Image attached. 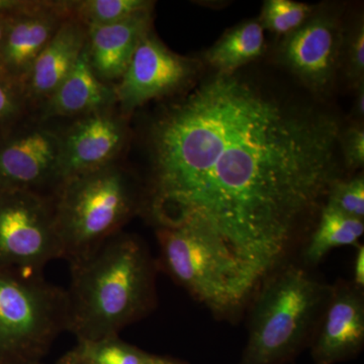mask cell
<instances>
[{
    "mask_svg": "<svg viewBox=\"0 0 364 364\" xmlns=\"http://www.w3.org/2000/svg\"><path fill=\"white\" fill-rule=\"evenodd\" d=\"M338 117L236 72L167 102L148 130L142 213L189 230L256 286L310 235L341 176Z\"/></svg>",
    "mask_w": 364,
    "mask_h": 364,
    "instance_id": "obj_1",
    "label": "cell"
},
{
    "mask_svg": "<svg viewBox=\"0 0 364 364\" xmlns=\"http://www.w3.org/2000/svg\"><path fill=\"white\" fill-rule=\"evenodd\" d=\"M70 272L68 332L77 341L119 336L155 306L154 260L136 235L122 231Z\"/></svg>",
    "mask_w": 364,
    "mask_h": 364,
    "instance_id": "obj_2",
    "label": "cell"
},
{
    "mask_svg": "<svg viewBox=\"0 0 364 364\" xmlns=\"http://www.w3.org/2000/svg\"><path fill=\"white\" fill-rule=\"evenodd\" d=\"M331 286L304 264L286 262L254 291L248 340L239 364H287L311 340Z\"/></svg>",
    "mask_w": 364,
    "mask_h": 364,
    "instance_id": "obj_3",
    "label": "cell"
},
{
    "mask_svg": "<svg viewBox=\"0 0 364 364\" xmlns=\"http://www.w3.org/2000/svg\"><path fill=\"white\" fill-rule=\"evenodd\" d=\"M51 196L63 259L69 265L121 233L142 212L143 188L119 163L69 177Z\"/></svg>",
    "mask_w": 364,
    "mask_h": 364,
    "instance_id": "obj_4",
    "label": "cell"
},
{
    "mask_svg": "<svg viewBox=\"0 0 364 364\" xmlns=\"http://www.w3.org/2000/svg\"><path fill=\"white\" fill-rule=\"evenodd\" d=\"M68 332L66 289L0 267V364L42 361Z\"/></svg>",
    "mask_w": 364,
    "mask_h": 364,
    "instance_id": "obj_5",
    "label": "cell"
},
{
    "mask_svg": "<svg viewBox=\"0 0 364 364\" xmlns=\"http://www.w3.org/2000/svg\"><path fill=\"white\" fill-rule=\"evenodd\" d=\"M165 269L215 315L232 317L247 305L257 286L241 267L198 234L156 228Z\"/></svg>",
    "mask_w": 364,
    "mask_h": 364,
    "instance_id": "obj_6",
    "label": "cell"
},
{
    "mask_svg": "<svg viewBox=\"0 0 364 364\" xmlns=\"http://www.w3.org/2000/svg\"><path fill=\"white\" fill-rule=\"evenodd\" d=\"M63 259L52 196L26 189H0V267L43 275Z\"/></svg>",
    "mask_w": 364,
    "mask_h": 364,
    "instance_id": "obj_7",
    "label": "cell"
},
{
    "mask_svg": "<svg viewBox=\"0 0 364 364\" xmlns=\"http://www.w3.org/2000/svg\"><path fill=\"white\" fill-rule=\"evenodd\" d=\"M344 32L342 13L336 6H315L303 25L282 37L277 62L313 95L327 97L339 73Z\"/></svg>",
    "mask_w": 364,
    "mask_h": 364,
    "instance_id": "obj_8",
    "label": "cell"
},
{
    "mask_svg": "<svg viewBox=\"0 0 364 364\" xmlns=\"http://www.w3.org/2000/svg\"><path fill=\"white\" fill-rule=\"evenodd\" d=\"M61 131L31 114L0 124V189L52 195L59 183Z\"/></svg>",
    "mask_w": 364,
    "mask_h": 364,
    "instance_id": "obj_9",
    "label": "cell"
},
{
    "mask_svg": "<svg viewBox=\"0 0 364 364\" xmlns=\"http://www.w3.org/2000/svg\"><path fill=\"white\" fill-rule=\"evenodd\" d=\"M200 67L198 60L171 51L150 31L114 85L117 109L130 119L136 109L151 100L181 95L196 82Z\"/></svg>",
    "mask_w": 364,
    "mask_h": 364,
    "instance_id": "obj_10",
    "label": "cell"
},
{
    "mask_svg": "<svg viewBox=\"0 0 364 364\" xmlns=\"http://www.w3.org/2000/svg\"><path fill=\"white\" fill-rule=\"evenodd\" d=\"M69 16L66 0H20L16 9L4 16L0 72L23 93L36 60Z\"/></svg>",
    "mask_w": 364,
    "mask_h": 364,
    "instance_id": "obj_11",
    "label": "cell"
},
{
    "mask_svg": "<svg viewBox=\"0 0 364 364\" xmlns=\"http://www.w3.org/2000/svg\"><path fill=\"white\" fill-rule=\"evenodd\" d=\"M129 136V117L117 107L75 119L61 131L59 183L69 177L116 164Z\"/></svg>",
    "mask_w": 364,
    "mask_h": 364,
    "instance_id": "obj_12",
    "label": "cell"
},
{
    "mask_svg": "<svg viewBox=\"0 0 364 364\" xmlns=\"http://www.w3.org/2000/svg\"><path fill=\"white\" fill-rule=\"evenodd\" d=\"M364 345V294L352 282L338 280L311 340L314 364H337L355 358Z\"/></svg>",
    "mask_w": 364,
    "mask_h": 364,
    "instance_id": "obj_13",
    "label": "cell"
},
{
    "mask_svg": "<svg viewBox=\"0 0 364 364\" xmlns=\"http://www.w3.org/2000/svg\"><path fill=\"white\" fill-rule=\"evenodd\" d=\"M87 28L67 18L46 46L32 67L23 86L28 111L39 109L77 63L86 47Z\"/></svg>",
    "mask_w": 364,
    "mask_h": 364,
    "instance_id": "obj_14",
    "label": "cell"
},
{
    "mask_svg": "<svg viewBox=\"0 0 364 364\" xmlns=\"http://www.w3.org/2000/svg\"><path fill=\"white\" fill-rule=\"evenodd\" d=\"M153 9L126 20L87 28L85 51L92 70L107 85H114L124 75L139 43L152 31Z\"/></svg>",
    "mask_w": 364,
    "mask_h": 364,
    "instance_id": "obj_15",
    "label": "cell"
},
{
    "mask_svg": "<svg viewBox=\"0 0 364 364\" xmlns=\"http://www.w3.org/2000/svg\"><path fill=\"white\" fill-rule=\"evenodd\" d=\"M117 107L114 85H107L91 68L83 51L63 82L38 109V119L50 122L85 116L90 112Z\"/></svg>",
    "mask_w": 364,
    "mask_h": 364,
    "instance_id": "obj_16",
    "label": "cell"
},
{
    "mask_svg": "<svg viewBox=\"0 0 364 364\" xmlns=\"http://www.w3.org/2000/svg\"><path fill=\"white\" fill-rule=\"evenodd\" d=\"M264 28L259 20H249L228 30L203 55L215 73L233 74L262 56Z\"/></svg>",
    "mask_w": 364,
    "mask_h": 364,
    "instance_id": "obj_17",
    "label": "cell"
},
{
    "mask_svg": "<svg viewBox=\"0 0 364 364\" xmlns=\"http://www.w3.org/2000/svg\"><path fill=\"white\" fill-rule=\"evenodd\" d=\"M364 233V221L342 214L325 205L309 235L304 249V265L318 264L330 251L343 246H356Z\"/></svg>",
    "mask_w": 364,
    "mask_h": 364,
    "instance_id": "obj_18",
    "label": "cell"
},
{
    "mask_svg": "<svg viewBox=\"0 0 364 364\" xmlns=\"http://www.w3.org/2000/svg\"><path fill=\"white\" fill-rule=\"evenodd\" d=\"M148 0H72L69 1L71 18L87 28L111 25L134 14L153 9Z\"/></svg>",
    "mask_w": 364,
    "mask_h": 364,
    "instance_id": "obj_19",
    "label": "cell"
},
{
    "mask_svg": "<svg viewBox=\"0 0 364 364\" xmlns=\"http://www.w3.org/2000/svg\"><path fill=\"white\" fill-rule=\"evenodd\" d=\"M73 349L86 364H149L152 355L119 336L77 341Z\"/></svg>",
    "mask_w": 364,
    "mask_h": 364,
    "instance_id": "obj_20",
    "label": "cell"
},
{
    "mask_svg": "<svg viewBox=\"0 0 364 364\" xmlns=\"http://www.w3.org/2000/svg\"><path fill=\"white\" fill-rule=\"evenodd\" d=\"M314 9V6L293 0H267L258 20L264 30L284 37L303 25Z\"/></svg>",
    "mask_w": 364,
    "mask_h": 364,
    "instance_id": "obj_21",
    "label": "cell"
},
{
    "mask_svg": "<svg viewBox=\"0 0 364 364\" xmlns=\"http://www.w3.org/2000/svg\"><path fill=\"white\" fill-rule=\"evenodd\" d=\"M345 81L355 90L364 85V18L358 14L348 26H345L340 70Z\"/></svg>",
    "mask_w": 364,
    "mask_h": 364,
    "instance_id": "obj_22",
    "label": "cell"
},
{
    "mask_svg": "<svg viewBox=\"0 0 364 364\" xmlns=\"http://www.w3.org/2000/svg\"><path fill=\"white\" fill-rule=\"evenodd\" d=\"M325 205L342 214L364 221V177L363 174L340 178L333 184Z\"/></svg>",
    "mask_w": 364,
    "mask_h": 364,
    "instance_id": "obj_23",
    "label": "cell"
},
{
    "mask_svg": "<svg viewBox=\"0 0 364 364\" xmlns=\"http://www.w3.org/2000/svg\"><path fill=\"white\" fill-rule=\"evenodd\" d=\"M339 148L343 166L350 171L363 168V123L352 121L346 128H341L339 134Z\"/></svg>",
    "mask_w": 364,
    "mask_h": 364,
    "instance_id": "obj_24",
    "label": "cell"
},
{
    "mask_svg": "<svg viewBox=\"0 0 364 364\" xmlns=\"http://www.w3.org/2000/svg\"><path fill=\"white\" fill-rule=\"evenodd\" d=\"M30 114L23 91L0 72V124L13 123Z\"/></svg>",
    "mask_w": 364,
    "mask_h": 364,
    "instance_id": "obj_25",
    "label": "cell"
},
{
    "mask_svg": "<svg viewBox=\"0 0 364 364\" xmlns=\"http://www.w3.org/2000/svg\"><path fill=\"white\" fill-rule=\"evenodd\" d=\"M352 284L358 289H364V247L358 245L354 258L353 280Z\"/></svg>",
    "mask_w": 364,
    "mask_h": 364,
    "instance_id": "obj_26",
    "label": "cell"
},
{
    "mask_svg": "<svg viewBox=\"0 0 364 364\" xmlns=\"http://www.w3.org/2000/svg\"><path fill=\"white\" fill-rule=\"evenodd\" d=\"M353 107H352V121L363 123L364 117V85L355 90Z\"/></svg>",
    "mask_w": 364,
    "mask_h": 364,
    "instance_id": "obj_27",
    "label": "cell"
},
{
    "mask_svg": "<svg viewBox=\"0 0 364 364\" xmlns=\"http://www.w3.org/2000/svg\"><path fill=\"white\" fill-rule=\"evenodd\" d=\"M149 364H188V363H186V361L181 360V359L171 358V356L156 355V354H152V355H151Z\"/></svg>",
    "mask_w": 364,
    "mask_h": 364,
    "instance_id": "obj_28",
    "label": "cell"
},
{
    "mask_svg": "<svg viewBox=\"0 0 364 364\" xmlns=\"http://www.w3.org/2000/svg\"><path fill=\"white\" fill-rule=\"evenodd\" d=\"M56 364H86L85 360L76 353L74 349L64 354L61 358L59 359L58 363Z\"/></svg>",
    "mask_w": 364,
    "mask_h": 364,
    "instance_id": "obj_29",
    "label": "cell"
},
{
    "mask_svg": "<svg viewBox=\"0 0 364 364\" xmlns=\"http://www.w3.org/2000/svg\"><path fill=\"white\" fill-rule=\"evenodd\" d=\"M4 18L0 16V47H1L2 38H4Z\"/></svg>",
    "mask_w": 364,
    "mask_h": 364,
    "instance_id": "obj_30",
    "label": "cell"
},
{
    "mask_svg": "<svg viewBox=\"0 0 364 364\" xmlns=\"http://www.w3.org/2000/svg\"><path fill=\"white\" fill-rule=\"evenodd\" d=\"M21 364H44L43 361H33V363H21Z\"/></svg>",
    "mask_w": 364,
    "mask_h": 364,
    "instance_id": "obj_31",
    "label": "cell"
}]
</instances>
